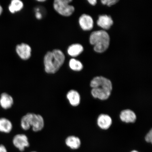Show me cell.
<instances>
[{
	"label": "cell",
	"mask_w": 152,
	"mask_h": 152,
	"mask_svg": "<svg viewBox=\"0 0 152 152\" xmlns=\"http://www.w3.org/2000/svg\"><path fill=\"white\" fill-rule=\"evenodd\" d=\"M12 123L8 119L5 118H0V132L9 133L12 130Z\"/></svg>",
	"instance_id": "17"
},
{
	"label": "cell",
	"mask_w": 152,
	"mask_h": 152,
	"mask_svg": "<svg viewBox=\"0 0 152 152\" xmlns=\"http://www.w3.org/2000/svg\"><path fill=\"white\" fill-rule=\"evenodd\" d=\"M37 1L39 2H45V0H39V1Z\"/></svg>",
	"instance_id": "26"
},
{
	"label": "cell",
	"mask_w": 152,
	"mask_h": 152,
	"mask_svg": "<svg viewBox=\"0 0 152 152\" xmlns=\"http://www.w3.org/2000/svg\"><path fill=\"white\" fill-rule=\"evenodd\" d=\"M69 65L70 68L73 71L79 72L82 70L83 66V64L79 61L72 58L70 60Z\"/></svg>",
	"instance_id": "19"
},
{
	"label": "cell",
	"mask_w": 152,
	"mask_h": 152,
	"mask_svg": "<svg viewBox=\"0 0 152 152\" xmlns=\"http://www.w3.org/2000/svg\"><path fill=\"white\" fill-rule=\"evenodd\" d=\"M112 118L107 114L102 113L98 116L96 124L98 127L102 130H106L109 129L113 124Z\"/></svg>",
	"instance_id": "8"
},
{
	"label": "cell",
	"mask_w": 152,
	"mask_h": 152,
	"mask_svg": "<svg viewBox=\"0 0 152 152\" xmlns=\"http://www.w3.org/2000/svg\"><path fill=\"white\" fill-rule=\"evenodd\" d=\"M119 117L122 122L127 124L135 123L137 119L136 113L130 109L122 110L120 113Z\"/></svg>",
	"instance_id": "10"
},
{
	"label": "cell",
	"mask_w": 152,
	"mask_h": 152,
	"mask_svg": "<svg viewBox=\"0 0 152 152\" xmlns=\"http://www.w3.org/2000/svg\"><path fill=\"white\" fill-rule=\"evenodd\" d=\"M20 125L23 130L25 131L31 128L33 132H39L44 128V119L39 114L28 113L21 119Z\"/></svg>",
	"instance_id": "2"
},
{
	"label": "cell",
	"mask_w": 152,
	"mask_h": 152,
	"mask_svg": "<svg viewBox=\"0 0 152 152\" xmlns=\"http://www.w3.org/2000/svg\"><path fill=\"white\" fill-rule=\"evenodd\" d=\"M36 152V151H31V152Z\"/></svg>",
	"instance_id": "28"
},
{
	"label": "cell",
	"mask_w": 152,
	"mask_h": 152,
	"mask_svg": "<svg viewBox=\"0 0 152 152\" xmlns=\"http://www.w3.org/2000/svg\"><path fill=\"white\" fill-rule=\"evenodd\" d=\"M145 141L148 143H152V130L151 129L145 137Z\"/></svg>",
	"instance_id": "21"
},
{
	"label": "cell",
	"mask_w": 152,
	"mask_h": 152,
	"mask_svg": "<svg viewBox=\"0 0 152 152\" xmlns=\"http://www.w3.org/2000/svg\"><path fill=\"white\" fill-rule=\"evenodd\" d=\"M65 144L68 147L73 150H77L80 147L81 142L80 138L74 135L67 137L65 140Z\"/></svg>",
	"instance_id": "14"
},
{
	"label": "cell",
	"mask_w": 152,
	"mask_h": 152,
	"mask_svg": "<svg viewBox=\"0 0 152 152\" xmlns=\"http://www.w3.org/2000/svg\"><path fill=\"white\" fill-rule=\"evenodd\" d=\"M65 60V56L60 49H55L49 51L44 58L45 71L49 74L56 73L63 65Z\"/></svg>",
	"instance_id": "1"
},
{
	"label": "cell",
	"mask_w": 152,
	"mask_h": 152,
	"mask_svg": "<svg viewBox=\"0 0 152 152\" xmlns=\"http://www.w3.org/2000/svg\"><path fill=\"white\" fill-rule=\"evenodd\" d=\"M72 0H56L53 3V7L57 12L64 17L71 16L75 10L73 6L69 5Z\"/></svg>",
	"instance_id": "4"
},
{
	"label": "cell",
	"mask_w": 152,
	"mask_h": 152,
	"mask_svg": "<svg viewBox=\"0 0 152 152\" xmlns=\"http://www.w3.org/2000/svg\"><path fill=\"white\" fill-rule=\"evenodd\" d=\"M12 142L15 147L21 151H24L30 145L28 137L24 134H16L13 139Z\"/></svg>",
	"instance_id": "6"
},
{
	"label": "cell",
	"mask_w": 152,
	"mask_h": 152,
	"mask_svg": "<svg viewBox=\"0 0 152 152\" xmlns=\"http://www.w3.org/2000/svg\"><path fill=\"white\" fill-rule=\"evenodd\" d=\"M90 86L92 88L102 86L113 90V85L111 80L102 76H98L94 78L90 82Z\"/></svg>",
	"instance_id": "7"
},
{
	"label": "cell",
	"mask_w": 152,
	"mask_h": 152,
	"mask_svg": "<svg viewBox=\"0 0 152 152\" xmlns=\"http://www.w3.org/2000/svg\"><path fill=\"white\" fill-rule=\"evenodd\" d=\"M88 2L92 5H95L96 4V0H89L88 1Z\"/></svg>",
	"instance_id": "24"
},
{
	"label": "cell",
	"mask_w": 152,
	"mask_h": 152,
	"mask_svg": "<svg viewBox=\"0 0 152 152\" xmlns=\"http://www.w3.org/2000/svg\"><path fill=\"white\" fill-rule=\"evenodd\" d=\"M23 2L20 0H13L9 7V10L12 14L19 12L23 9Z\"/></svg>",
	"instance_id": "18"
},
{
	"label": "cell",
	"mask_w": 152,
	"mask_h": 152,
	"mask_svg": "<svg viewBox=\"0 0 152 152\" xmlns=\"http://www.w3.org/2000/svg\"><path fill=\"white\" fill-rule=\"evenodd\" d=\"M130 152H140L137 151H136V150H133V151H131Z\"/></svg>",
	"instance_id": "27"
},
{
	"label": "cell",
	"mask_w": 152,
	"mask_h": 152,
	"mask_svg": "<svg viewBox=\"0 0 152 152\" xmlns=\"http://www.w3.org/2000/svg\"><path fill=\"white\" fill-rule=\"evenodd\" d=\"M118 1L117 0H103V1H102L101 2L103 4L107 5L108 6L111 7L115 4Z\"/></svg>",
	"instance_id": "20"
},
{
	"label": "cell",
	"mask_w": 152,
	"mask_h": 152,
	"mask_svg": "<svg viewBox=\"0 0 152 152\" xmlns=\"http://www.w3.org/2000/svg\"><path fill=\"white\" fill-rule=\"evenodd\" d=\"M16 50L17 54L22 60H28L31 56V48L27 44L22 43L17 45Z\"/></svg>",
	"instance_id": "9"
},
{
	"label": "cell",
	"mask_w": 152,
	"mask_h": 152,
	"mask_svg": "<svg viewBox=\"0 0 152 152\" xmlns=\"http://www.w3.org/2000/svg\"><path fill=\"white\" fill-rule=\"evenodd\" d=\"M66 97L70 105L73 107H77L80 104L81 96L77 90L72 89L68 91L66 93Z\"/></svg>",
	"instance_id": "11"
},
{
	"label": "cell",
	"mask_w": 152,
	"mask_h": 152,
	"mask_svg": "<svg viewBox=\"0 0 152 152\" xmlns=\"http://www.w3.org/2000/svg\"><path fill=\"white\" fill-rule=\"evenodd\" d=\"M14 103L12 97L7 93L2 94L0 97V105L5 110L10 109Z\"/></svg>",
	"instance_id": "13"
},
{
	"label": "cell",
	"mask_w": 152,
	"mask_h": 152,
	"mask_svg": "<svg viewBox=\"0 0 152 152\" xmlns=\"http://www.w3.org/2000/svg\"><path fill=\"white\" fill-rule=\"evenodd\" d=\"M112 91L102 87H98L92 88L91 91L93 97L101 101L109 99L112 94Z\"/></svg>",
	"instance_id": "5"
},
{
	"label": "cell",
	"mask_w": 152,
	"mask_h": 152,
	"mask_svg": "<svg viewBox=\"0 0 152 152\" xmlns=\"http://www.w3.org/2000/svg\"><path fill=\"white\" fill-rule=\"evenodd\" d=\"M90 42L94 45V49L96 52H104L109 47L110 39L109 34L104 30L95 31L91 34Z\"/></svg>",
	"instance_id": "3"
},
{
	"label": "cell",
	"mask_w": 152,
	"mask_h": 152,
	"mask_svg": "<svg viewBox=\"0 0 152 152\" xmlns=\"http://www.w3.org/2000/svg\"><path fill=\"white\" fill-rule=\"evenodd\" d=\"M80 26L83 30H90L94 26V21L89 15L83 14L79 19Z\"/></svg>",
	"instance_id": "12"
},
{
	"label": "cell",
	"mask_w": 152,
	"mask_h": 152,
	"mask_svg": "<svg viewBox=\"0 0 152 152\" xmlns=\"http://www.w3.org/2000/svg\"><path fill=\"white\" fill-rule=\"evenodd\" d=\"M0 152H7L6 148L3 145H0Z\"/></svg>",
	"instance_id": "23"
},
{
	"label": "cell",
	"mask_w": 152,
	"mask_h": 152,
	"mask_svg": "<svg viewBox=\"0 0 152 152\" xmlns=\"http://www.w3.org/2000/svg\"><path fill=\"white\" fill-rule=\"evenodd\" d=\"M83 47L79 44H74L68 47L67 53L68 55L72 57H77L83 52Z\"/></svg>",
	"instance_id": "16"
},
{
	"label": "cell",
	"mask_w": 152,
	"mask_h": 152,
	"mask_svg": "<svg viewBox=\"0 0 152 152\" xmlns=\"http://www.w3.org/2000/svg\"><path fill=\"white\" fill-rule=\"evenodd\" d=\"M113 24V21L111 17L106 15L99 16L97 21V24L104 29H109Z\"/></svg>",
	"instance_id": "15"
},
{
	"label": "cell",
	"mask_w": 152,
	"mask_h": 152,
	"mask_svg": "<svg viewBox=\"0 0 152 152\" xmlns=\"http://www.w3.org/2000/svg\"><path fill=\"white\" fill-rule=\"evenodd\" d=\"M35 17L37 20H40L42 18V15L39 11H37L35 14Z\"/></svg>",
	"instance_id": "22"
},
{
	"label": "cell",
	"mask_w": 152,
	"mask_h": 152,
	"mask_svg": "<svg viewBox=\"0 0 152 152\" xmlns=\"http://www.w3.org/2000/svg\"><path fill=\"white\" fill-rule=\"evenodd\" d=\"M3 12V8L2 7H1V6L0 5V15L2 14V12Z\"/></svg>",
	"instance_id": "25"
}]
</instances>
